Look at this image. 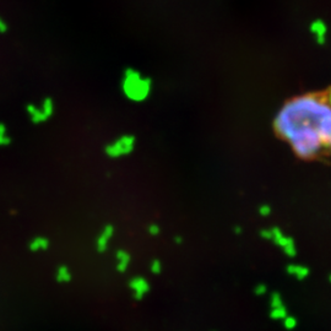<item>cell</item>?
<instances>
[{"mask_svg":"<svg viewBox=\"0 0 331 331\" xmlns=\"http://www.w3.org/2000/svg\"><path fill=\"white\" fill-rule=\"evenodd\" d=\"M274 129L298 157L331 161V87L287 101Z\"/></svg>","mask_w":331,"mask_h":331,"instance_id":"cell-1","label":"cell"},{"mask_svg":"<svg viewBox=\"0 0 331 331\" xmlns=\"http://www.w3.org/2000/svg\"><path fill=\"white\" fill-rule=\"evenodd\" d=\"M121 91L131 102H144L149 99L152 91V81L145 78L140 71L128 68L121 79Z\"/></svg>","mask_w":331,"mask_h":331,"instance_id":"cell-2","label":"cell"},{"mask_svg":"<svg viewBox=\"0 0 331 331\" xmlns=\"http://www.w3.org/2000/svg\"><path fill=\"white\" fill-rule=\"evenodd\" d=\"M135 149V136L130 134L121 135L116 137L114 141L106 145L105 153L110 158L125 157L132 153Z\"/></svg>","mask_w":331,"mask_h":331,"instance_id":"cell-3","label":"cell"},{"mask_svg":"<svg viewBox=\"0 0 331 331\" xmlns=\"http://www.w3.org/2000/svg\"><path fill=\"white\" fill-rule=\"evenodd\" d=\"M270 231H271V239L270 240H272L274 244L281 248L283 254L287 258H296L297 256V245H296L295 239L292 237L283 234V232L279 227H274Z\"/></svg>","mask_w":331,"mask_h":331,"instance_id":"cell-4","label":"cell"},{"mask_svg":"<svg viewBox=\"0 0 331 331\" xmlns=\"http://www.w3.org/2000/svg\"><path fill=\"white\" fill-rule=\"evenodd\" d=\"M129 287L131 288L132 296L136 301H141L147 292L150 291V285L144 277H134L129 282Z\"/></svg>","mask_w":331,"mask_h":331,"instance_id":"cell-5","label":"cell"},{"mask_svg":"<svg viewBox=\"0 0 331 331\" xmlns=\"http://www.w3.org/2000/svg\"><path fill=\"white\" fill-rule=\"evenodd\" d=\"M286 272H287L290 276L297 279L298 281H304V280L308 279L309 275H311L309 267L302 264H288L287 266H286Z\"/></svg>","mask_w":331,"mask_h":331,"instance_id":"cell-6","label":"cell"},{"mask_svg":"<svg viewBox=\"0 0 331 331\" xmlns=\"http://www.w3.org/2000/svg\"><path fill=\"white\" fill-rule=\"evenodd\" d=\"M113 233H114V228H113V226H110V224H107V226H105V228L102 229V232H101L96 242L97 250H99L100 253H103V251H106V249L108 248V243L112 239Z\"/></svg>","mask_w":331,"mask_h":331,"instance_id":"cell-7","label":"cell"},{"mask_svg":"<svg viewBox=\"0 0 331 331\" xmlns=\"http://www.w3.org/2000/svg\"><path fill=\"white\" fill-rule=\"evenodd\" d=\"M131 256L128 251L125 250H119L116 253V270L119 272H125L128 269L129 264H130Z\"/></svg>","mask_w":331,"mask_h":331,"instance_id":"cell-8","label":"cell"},{"mask_svg":"<svg viewBox=\"0 0 331 331\" xmlns=\"http://www.w3.org/2000/svg\"><path fill=\"white\" fill-rule=\"evenodd\" d=\"M26 110H27L30 119L33 121L34 124L43 123V121L47 120V116L44 115L43 112H42L41 107H37V106H34V105H28Z\"/></svg>","mask_w":331,"mask_h":331,"instance_id":"cell-9","label":"cell"},{"mask_svg":"<svg viewBox=\"0 0 331 331\" xmlns=\"http://www.w3.org/2000/svg\"><path fill=\"white\" fill-rule=\"evenodd\" d=\"M49 247V240L44 237H36L30 242V249L32 251L46 250Z\"/></svg>","mask_w":331,"mask_h":331,"instance_id":"cell-10","label":"cell"},{"mask_svg":"<svg viewBox=\"0 0 331 331\" xmlns=\"http://www.w3.org/2000/svg\"><path fill=\"white\" fill-rule=\"evenodd\" d=\"M55 279H57V281L59 283H68L71 281L73 276H71L70 270L64 266V265H62V266L58 267L57 274H55Z\"/></svg>","mask_w":331,"mask_h":331,"instance_id":"cell-11","label":"cell"},{"mask_svg":"<svg viewBox=\"0 0 331 331\" xmlns=\"http://www.w3.org/2000/svg\"><path fill=\"white\" fill-rule=\"evenodd\" d=\"M269 315L272 320H281L282 322V320L288 315V311H287V308H286L285 304H283V306H281V307L271 308Z\"/></svg>","mask_w":331,"mask_h":331,"instance_id":"cell-12","label":"cell"},{"mask_svg":"<svg viewBox=\"0 0 331 331\" xmlns=\"http://www.w3.org/2000/svg\"><path fill=\"white\" fill-rule=\"evenodd\" d=\"M41 110L42 112L44 113V115L47 116V119L54 114V102H53V100L50 99V97H46V99L42 101Z\"/></svg>","mask_w":331,"mask_h":331,"instance_id":"cell-13","label":"cell"},{"mask_svg":"<svg viewBox=\"0 0 331 331\" xmlns=\"http://www.w3.org/2000/svg\"><path fill=\"white\" fill-rule=\"evenodd\" d=\"M11 144V137L9 136L5 124L0 123V146H7Z\"/></svg>","mask_w":331,"mask_h":331,"instance_id":"cell-14","label":"cell"},{"mask_svg":"<svg viewBox=\"0 0 331 331\" xmlns=\"http://www.w3.org/2000/svg\"><path fill=\"white\" fill-rule=\"evenodd\" d=\"M282 324L286 330H295L298 325V320L297 318H295L293 315L288 314L287 317L282 320Z\"/></svg>","mask_w":331,"mask_h":331,"instance_id":"cell-15","label":"cell"},{"mask_svg":"<svg viewBox=\"0 0 331 331\" xmlns=\"http://www.w3.org/2000/svg\"><path fill=\"white\" fill-rule=\"evenodd\" d=\"M283 306V299L280 292H272L270 296V307L271 308H276V307Z\"/></svg>","mask_w":331,"mask_h":331,"instance_id":"cell-16","label":"cell"},{"mask_svg":"<svg viewBox=\"0 0 331 331\" xmlns=\"http://www.w3.org/2000/svg\"><path fill=\"white\" fill-rule=\"evenodd\" d=\"M254 293L256 296H265L267 293V286L265 283H258L254 288Z\"/></svg>","mask_w":331,"mask_h":331,"instance_id":"cell-17","label":"cell"},{"mask_svg":"<svg viewBox=\"0 0 331 331\" xmlns=\"http://www.w3.org/2000/svg\"><path fill=\"white\" fill-rule=\"evenodd\" d=\"M150 269L152 271V274L158 275L161 271H162V264H161L160 260H153L150 265Z\"/></svg>","mask_w":331,"mask_h":331,"instance_id":"cell-18","label":"cell"},{"mask_svg":"<svg viewBox=\"0 0 331 331\" xmlns=\"http://www.w3.org/2000/svg\"><path fill=\"white\" fill-rule=\"evenodd\" d=\"M147 232H149V234L152 235V237H156V235L160 234L161 228H160V226H158V224L152 223V224H150L149 227H147Z\"/></svg>","mask_w":331,"mask_h":331,"instance_id":"cell-19","label":"cell"},{"mask_svg":"<svg viewBox=\"0 0 331 331\" xmlns=\"http://www.w3.org/2000/svg\"><path fill=\"white\" fill-rule=\"evenodd\" d=\"M259 214H260L261 216L266 217L271 214V209H270V206L267 205H261L260 208H259Z\"/></svg>","mask_w":331,"mask_h":331,"instance_id":"cell-20","label":"cell"},{"mask_svg":"<svg viewBox=\"0 0 331 331\" xmlns=\"http://www.w3.org/2000/svg\"><path fill=\"white\" fill-rule=\"evenodd\" d=\"M7 31V23L0 17V33H5Z\"/></svg>","mask_w":331,"mask_h":331,"instance_id":"cell-21","label":"cell"},{"mask_svg":"<svg viewBox=\"0 0 331 331\" xmlns=\"http://www.w3.org/2000/svg\"><path fill=\"white\" fill-rule=\"evenodd\" d=\"M174 240H176V243H177V244H181V243H182V238H178V237H176V239H174Z\"/></svg>","mask_w":331,"mask_h":331,"instance_id":"cell-22","label":"cell"},{"mask_svg":"<svg viewBox=\"0 0 331 331\" xmlns=\"http://www.w3.org/2000/svg\"><path fill=\"white\" fill-rule=\"evenodd\" d=\"M240 232H242V229H240V228H235V234H240Z\"/></svg>","mask_w":331,"mask_h":331,"instance_id":"cell-23","label":"cell"},{"mask_svg":"<svg viewBox=\"0 0 331 331\" xmlns=\"http://www.w3.org/2000/svg\"><path fill=\"white\" fill-rule=\"evenodd\" d=\"M328 280H329V282L331 283V274H329V276H328Z\"/></svg>","mask_w":331,"mask_h":331,"instance_id":"cell-24","label":"cell"}]
</instances>
